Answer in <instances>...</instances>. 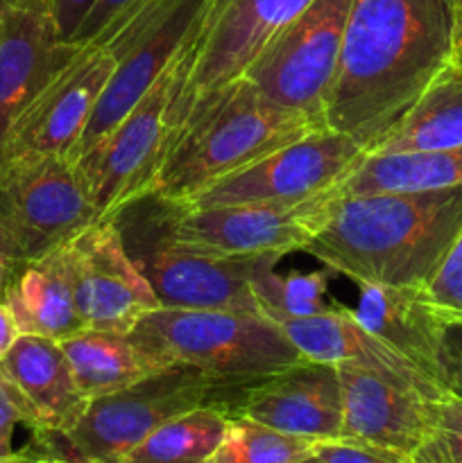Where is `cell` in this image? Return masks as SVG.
<instances>
[{
  "instance_id": "obj_1",
  "label": "cell",
  "mask_w": 462,
  "mask_h": 463,
  "mask_svg": "<svg viewBox=\"0 0 462 463\" xmlns=\"http://www.w3.org/2000/svg\"><path fill=\"white\" fill-rule=\"evenodd\" d=\"M453 52L456 0H351L324 125L371 152Z\"/></svg>"
},
{
  "instance_id": "obj_2",
  "label": "cell",
  "mask_w": 462,
  "mask_h": 463,
  "mask_svg": "<svg viewBox=\"0 0 462 463\" xmlns=\"http://www.w3.org/2000/svg\"><path fill=\"white\" fill-rule=\"evenodd\" d=\"M460 231L462 185L428 193H331L302 251L358 285L424 288Z\"/></svg>"
},
{
  "instance_id": "obj_3",
  "label": "cell",
  "mask_w": 462,
  "mask_h": 463,
  "mask_svg": "<svg viewBox=\"0 0 462 463\" xmlns=\"http://www.w3.org/2000/svg\"><path fill=\"white\" fill-rule=\"evenodd\" d=\"M326 127L267 99L247 77L195 95L148 197L184 202L204 185Z\"/></svg>"
},
{
  "instance_id": "obj_4",
  "label": "cell",
  "mask_w": 462,
  "mask_h": 463,
  "mask_svg": "<svg viewBox=\"0 0 462 463\" xmlns=\"http://www.w3.org/2000/svg\"><path fill=\"white\" fill-rule=\"evenodd\" d=\"M197 34L199 30L140 102L91 152L72 163L100 220H113L122 208L149 194L195 99L188 77Z\"/></svg>"
},
{
  "instance_id": "obj_5",
  "label": "cell",
  "mask_w": 462,
  "mask_h": 463,
  "mask_svg": "<svg viewBox=\"0 0 462 463\" xmlns=\"http://www.w3.org/2000/svg\"><path fill=\"white\" fill-rule=\"evenodd\" d=\"M130 337L157 369L186 364L225 383H249L306 360L281 326L258 312L159 306Z\"/></svg>"
},
{
  "instance_id": "obj_6",
  "label": "cell",
  "mask_w": 462,
  "mask_h": 463,
  "mask_svg": "<svg viewBox=\"0 0 462 463\" xmlns=\"http://www.w3.org/2000/svg\"><path fill=\"white\" fill-rule=\"evenodd\" d=\"M240 384L195 366H166L120 392L91 398L71 430L34 443L66 463H120L149 432L184 411L204 405L226 411Z\"/></svg>"
},
{
  "instance_id": "obj_7",
  "label": "cell",
  "mask_w": 462,
  "mask_h": 463,
  "mask_svg": "<svg viewBox=\"0 0 462 463\" xmlns=\"http://www.w3.org/2000/svg\"><path fill=\"white\" fill-rule=\"evenodd\" d=\"M113 222L161 307L261 315L252 274L265 256H211L172 242L159 226L149 197L122 208Z\"/></svg>"
},
{
  "instance_id": "obj_8",
  "label": "cell",
  "mask_w": 462,
  "mask_h": 463,
  "mask_svg": "<svg viewBox=\"0 0 462 463\" xmlns=\"http://www.w3.org/2000/svg\"><path fill=\"white\" fill-rule=\"evenodd\" d=\"M98 220L68 158H21L0 165V253L14 265L48 256Z\"/></svg>"
},
{
  "instance_id": "obj_9",
  "label": "cell",
  "mask_w": 462,
  "mask_h": 463,
  "mask_svg": "<svg viewBox=\"0 0 462 463\" xmlns=\"http://www.w3.org/2000/svg\"><path fill=\"white\" fill-rule=\"evenodd\" d=\"M351 0H313L252 59L247 77L267 99L324 122Z\"/></svg>"
},
{
  "instance_id": "obj_10",
  "label": "cell",
  "mask_w": 462,
  "mask_h": 463,
  "mask_svg": "<svg viewBox=\"0 0 462 463\" xmlns=\"http://www.w3.org/2000/svg\"><path fill=\"white\" fill-rule=\"evenodd\" d=\"M331 193L293 203H238L217 208H181L152 199L163 235L211 256H281L302 251L315 235L322 203Z\"/></svg>"
},
{
  "instance_id": "obj_11",
  "label": "cell",
  "mask_w": 462,
  "mask_h": 463,
  "mask_svg": "<svg viewBox=\"0 0 462 463\" xmlns=\"http://www.w3.org/2000/svg\"><path fill=\"white\" fill-rule=\"evenodd\" d=\"M365 154L367 149L351 136L322 127L249 163L243 170L204 185L188 199L177 202V206L217 208L238 203L303 202L315 194L331 193Z\"/></svg>"
},
{
  "instance_id": "obj_12",
  "label": "cell",
  "mask_w": 462,
  "mask_h": 463,
  "mask_svg": "<svg viewBox=\"0 0 462 463\" xmlns=\"http://www.w3.org/2000/svg\"><path fill=\"white\" fill-rule=\"evenodd\" d=\"M54 251L84 328L130 335L148 312L159 307L113 220L93 222Z\"/></svg>"
},
{
  "instance_id": "obj_13",
  "label": "cell",
  "mask_w": 462,
  "mask_h": 463,
  "mask_svg": "<svg viewBox=\"0 0 462 463\" xmlns=\"http://www.w3.org/2000/svg\"><path fill=\"white\" fill-rule=\"evenodd\" d=\"M113 66L116 59L102 45H77L75 52L18 113L5 140L3 163L71 156L93 116Z\"/></svg>"
},
{
  "instance_id": "obj_14",
  "label": "cell",
  "mask_w": 462,
  "mask_h": 463,
  "mask_svg": "<svg viewBox=\"0 0 462 463\" xmlns=\"http://www.w3.org/2000/svg\"><path fill=\"white\" fill-rule=\"evenodd\" d=\"M229 416L252 419L276 432L311 441L342 437V387L333 364L303 360L240 384L226 405Z\"/></svg>"
},
{
  "instance_id": "obj_15",
  "label": "cell",
  "mask_w": 462,
  "mask_h": 463,
  "mask_svg": "<svg viewBox=\"0 0 462 463\" xmlns=\"http://www.w3.org/2000/svg\"><path fill=\"white\" fill-rule=\"evenodd\" d=\"M313 0H208L197 34L190 95L213 90L247 71L263 45Z\"/></svg>"
},
{
  "instance_id": "obj_16",
  "label": "cell",
  "mask_w": 462,
  "mask_h": 463,
  "mask_svg": "<svg viewBox=\"0 0 462 463\" xmlns=\"http://www.w3.org/2000/svg\"><path fill=\"white\" fill-rule=\"evenodd\" d=\"M75 50L59 41L53 0H0V163L18 113Z\"/></svg>"
},
{
  "instance_id": "obj_17",
  "label": "cell",
  "mask_w": 462,
  "mask_h": 463,
  "mask_svg": "<svg viewBox=\"0 0 462 463\" xmlns=\"http://www.w3.org/2000/svg\"><path fill=\"white\" fill-rule=\"evenodd\" d=\"M342 387V437L412 457L421 441L428 402L415 387L358 369L335 366Z\"/></svg>"
},
{
  "instance_id": "obj_18",
  "label": "cell",
  "mask_w": 462,
  "mask_h": 463,
  "mask_svg": "<svg viewBox=\"0 0 462 463\" xmlns=\"http://www.w3.org/2000/svg\"><path fill=\"white\" fill-rule=\"evenodd\" d=\"M281 330L288 335L299 353L311 362L322 364H349L358 369L392 378L397 383L415 387L428 398H439L444 392L424 371L410 360L390 348L383 339L365 328L349 307H331L329 312L308 317V319L281 321Z\"/></svg>"
},
{
  "instance_id": "obj_19",
  "label": "cell",
  "mask_w": 462,
  "mask_h": 463,
  "mask_svg": "<svg viewBox=\"0 0 462 463\" xmlns=\"http://www.w3.org/2000/svg\"><path fill=\"white\" fill-rule=\"evenodd\" d=\"M0 371L30 407L34 441L71 430L89 405L62 344L54 339L21 335L16 346L0 362Z\"/></svg>"
},
{
  "instance_id": "obj_20",
  "label": "cell",
  "mask_w": 462,
  "mask_h": 463,
  "mask_svg": "<svg viewBox=\"0 0 462 463\" xmlns=\"http://www.w3.org/2000/svg\"><path fill=\"white\" fill-rule=\"evenodd\" d=\"M358 288V306L351 315L438 383L439 339L448 315L430 301L419 285L365 283Z\"/></svg>"
},
{
  "instance_id": "obj_21",
  "label": "cell",
  "mask_w": 462,
  "mask_h": 463,
  "mask_svg": "<svg viewBox=\"0 0 462 463\" xmlns=\"http://www.w3.org/2000/svg\"><path fill=\"white\" fill-rule=\"evenodd\" d=\"M5 303L12 307L23 335L63 342L84 330L57 251L18 265Z\"/></svg>"
},
{
  "instance_id": "obj_22",
  "label": "cell",
  "mask_w": 462,
  "mask_h": 463,
  "mask_svg": "<svg viewBox=\"0 0 462 463\" xmlns=\"http://www.w3.org/2000/svg\"><path fill=\"white\" fill-rule=\"evenodd\" d=\"M456 185H462V147L397 154L367 152L331 193H428Z\"/></svg>"
},
{
  "instance_id": "obj_23",
  "label": "cell",
  "mask_w": 462,
  "mask_h": 463,
  "mask_svg": "<svg viewBox=\"0 0 462 463\" xmlns=\"http://www.w3.org/2000/svg\"><path fill=\"white\" fill-rule=\"evenodd\" d=\"M462 147V63L451 61L371 154Z\"/></svg>"
},
{
  "instance_id": "obj_24",
  "label": "cell",
  "mask_w": 462,
  "mask_h": 463,
  "mask_svg": "<svg viewBox=\"0 0 462 463\" xmlns=\"http://www.w3.org/2000/svg\"><path fill=\"white\" fill-rule=\"evenodd\" d=\"M59 344L89 401L120 392L154 371H161L148 360L130 335L84 328Z\"/></svg>"
},
{
  "instance_id": "obj_25",
  "label": "cell",
  "mask_w": 462,
  "mask_h": 463,
  "mask_svg": "<svg viewBox=\"0 0 462 463\" xmlns=\"http://www.w3.org/2000/svg\"><path fill=\"white\" fill-rule=\"evenodd\" d=\"M229 414L217 405L184 411L149 432L120 463H204L220 443Z\"/></svg>"
},
{
  "instance_id": "obj_26",
  "label": "cell",
  "mask_w": 462,
  "mask_h": 463,
  "mask_svg": "<svg viewBox=\"0 0 462 463\" xmlns=\"http://www.w3.org/2000/svg\"><path fill=\"white\" fill-rule=\"evenodd\" d=\"M279 260L281 256H265L252 274V292L261 315L281 324L308 319L335 307L326 298L333 271L322 267L315 271H290L281 276L274 271Z\"/></svg>"
},
{
  "instance_id": "obj_27",
  "label": "cell",
  "mask_w": 462,
  "mask_h": 463,
  "mask_svg": "<svg viewBox=\"0 0 462 463\" xmlns=\"http://www.w3.org/2000/svg\"><path fill=\"white\" fill-rule=\"evenodd\" d=\"M317 441L276 432L252 419L229 416L225 434L204 463H299Z\"/></svg>"
},
{
  "instance_id": "obj_28",
  "label": "cell",
  "mask_w": 462,
  "mask_h": 463,
  "mask_svg": "<svg viewBox=\"0 0 462 463\" xmlns=\"http://www.w3.org/2000/svg\"><path fill=\"white\" fill-rule=\"evenodd\" d=\"M412 463H462V396L442 393L428 402L421 441Z\"/></svg>"
},
{
  "instance_id": "obj_29",
  "label": "cell",
  "mask_w": 462,
  "mask_h": 463,
  "mask_svg": "<svg viewBox=\"0 0 462 463\" xmlns=\"http://www.w3.org/2000/svg\"><path fill=\"white\" fill-rule=\"evenodd\" d=\"M424 289L444 315L462 317V231Z\"/></svg>"
},
{
  "instance_id": "obj_30",
  "label": "cell",
  "mask_w": 462,
  "mask_h": 463,
  "mask_svg": "<svg viewBox=\"0 0 462 463\" xmlns=\"http://www.w3.org/2000/svg\"><path fill=\"white\" fill-rule=\"evenodd\" d=\"M143 0H95L71 43H102Z\"/></svg>"
},
{
  "instance_id": "obj_31",
  "label": "cell",
  "mask_w": 462,
  "mask_h": 463,
  "mask_svg": "<svg viewBox=\"0 0 462 463\" xmlns=\"http://www.w3.org/2000/svg\"><path fill=\"white\" fill-rule=\"evenodd\" d=\"M313 457L322 463H412L410 457L370 443L333 439V441H317Z\"/></svg>"
},
{
  "instance_id": "obj_32",
  "label": "cell",
  "mask_w": 462,
  "mask_h": 463,
  "mask_svg": "<svg viewBox=\"0 0 462 463\" xmlns=\"http://www.w3.org/2000/svg\"><path fill=\"white\" fill-rule=\"evenodd\" d=\"M438 383L453 396H462V317H448L439 339Z\"/></svg>"
},
{
  "instance_id": "obj_33",
  "label": "cell",
  "mask_w": 462,
  "mask_h": 463,
  "mask_svg": "<svg viewBox=\"0 0 462 463\" xmlns=\"http://www.w3.org/2000/svg\"><path fill=\"white\" fill-rule=\"evenodd\" d=\"M18 425L32 430V411L18 389L0 371V457L14 452L12 439Z\"/></svg>"
},
{
  "instance_id": "obj_34",
  "label": "cell",
  "mask_w": 462,
  "mask_h": 463,
  "mask_svg": "<svg viewBox=\"0 0 462 463\" xmlns=\"http://www.w3.org/2000/svg\"><path fill=\"white\" fill-rule=\"evenodd\" d=\"M95 0H53V18L62 43H71Z\"/></svg>"
},
{
  "instance_id": "obj_35",
  "label": "cell",
  "mask_w": 462,
  "mask_h": 463,
  "mask_svg": "<svg viewBox=\"0 0 462 463\" xmlns=\"http://www.w3.org/2000/svg\"><path fill=\"white\" fill-rule=\"evenodd\" d=\"M21 328L7 303H0V362L9 355L16 342L21 339Z\"/></svg>"
},
{
  "instance_id": "obj_36",
  "label": "cell",
  "mask_w": 462,
  "mask_h": 463,
  "mask_svg": "<svg viewBox=\"0 0 462 463\" xmlns=\"http://www.w3.org/2000/svg\"><path fill=\"white\" fill-rule=\"evenodd\" d=\"M0 463H57L50 452H45L39 443L27 446L23 450H14L9 455L0 457Z\"/></svg>"
},
{
  "instance_id": "obj_37",
  "label": "cell",
  "mask_w": 462,
  "mask_h": 463,
  "mask_svg": "<svg viewBox=\"0 0 462 463\" xmlns=\"http://www.w3.org/2000/svg\"><path fill=\"white\" fill-rule=\"evenodd\" d=\"M18 265H14L12 260L0 253V303H5V297H7V288H9V280H12L14 271H16Z\"/></svg>"
},
{
  "instance_id": "obj_38",
  "label": "cell",
  "mask_w": 462,
  "mask_h": 463,
  "mask_svg": "<svg viewBox=\"0 0 462 463\" xmlns=\"http://www.w3.org/2000/svg\"><path fill=\"white\" fill-rule=\"evenodd\" d=\"M453 61L462 63V0H456V52Z\"/></svg>"
},
{
  "instance_id": "obj_39",
  "label": "cell",
  "mask_w": 462,
  "mask_h": 463,
  "mask_svg": "<svg viewBox=\"0 0 462 463\" xmlns=\"http://www.w3.org/2000/svg\"><path fill=\"white\" fill-rule=\"evenodd\" d=\"M299 463H322L320 459H315V457H306V459H302V461H299Z\"/></svg>"
},
{
  "instance_id": "obj_40",
  "label": "cell",
  "mask_w": 462,
  "mask_h": 463,
  "mask_svg": "<svg viewBox=\"0 0 462 463\" xmlns=\"http://www.w3.org/2000/svg\"><path fill=\"white\" fill-rule=\"evenodd\" d=\"M54 461H57V463H66V461H62V459H57V457H54Z\"/></svg>"
}]
</instances>
